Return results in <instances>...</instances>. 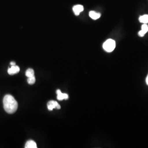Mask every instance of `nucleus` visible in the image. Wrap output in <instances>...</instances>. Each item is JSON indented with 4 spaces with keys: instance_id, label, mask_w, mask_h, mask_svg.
Listing matches in <instances>:
<instances>
[{
    "instance_id": "nucleus-6",
    "label": "nucleus",
    "mask_w": 148,
    "mask_h": 148,
    "mask_svg": "<svg viewBox=\"0 0 148 148\" xmlns=\"http://www.w3.org/2000/svg\"><path fill=\"white\" fill-rule=\"evenodd\" d=\"M73 10L76 16H79V13L84 11V7H83V5H74Z\"/></svg>"
},
{
    "instance_id": "nucleus-14",
    "label": "nucleus",
    "mask_w": 148,
    "mask_h": 148,
    "mask_svg": "<svg viewBox=\"0 0 148 148\" xmlns=\"http://www.w3.org/2000/svg\"><path fill=\"white\" fill-rule=\"evenodd\" d=\"M146 83H147V84L148 86V75L147 77V78H146Z\"/></svg>"
},
{
    "instance_id": "nucleus-3",
    "label": "nucleus",
    "mask_w": 148,
    "mask_h": 148,
    "mask_svg": "<svg viewBox=\"0 0 148 148\" xmlns=\"http://www.w3.org/2000/svg\"><path fill=\"white\" fill-rule=\"evenodd\" d=\"M48 109L50 111L53 110L54 109H60V106L57 102L56 101H49L47 104Z\"/></svg>"
},
{
    "instance_id": "nucleus-7",
    "label": "nucleus",
    "mask_w": 148,
    "mask_h": 148,
    "mask_svg": "<svg viewBox=\"0 0 148 148\" xmlns=\"http://www.w3.org/2000/svg\"><path fill=\"white\" fill-rule=\"evenodd\" d=\"M148 32V25L147 24H143L142 26L141 30L138 32V35L140 37H143Z\"/></svg>"
},
{
    "instance_id": "nucleus-5",
    "label": "nucleus",
    "mask_w": 148,
    "mask_h": 148,
    "mask_svg": "<svg viewBox=\"0 0 148 148\" xmlns=\"http://www.w3.org/2000/svg\"><path fill=\"white\" fill-rule=\"evenodd\" d=\"M19 71H20V68L18 66L13 65L11 66V68H9L8 70V73L11 75H13L18 73Z\"/></svg>"
},
{
    "instance_id": "nucleus-9",
    "label": "nucleus",
    "mask_w": 148,
    "mask_h": 148,
    "mask_svg": "<svg viewBox=\"0 0 148 148\" xmlns=\"http://www.w3.org/2000/svg\"><path fill=\"white\" fill-rule=\"evenodd\" d=\"M37 147L36 144L33 140L27 141L25 146V148H36Z\"/></svg>"
},
{
    "instance_id": "nucleus-13",
    "label": "nucleus",
    "mask_w": 148,
    "mask_h": 148,
    "mask_svg": "<svg viewBox=\"0 0 148 148\" xmlns=\"http://www.w3.org/2000/svg\"><path fill=\"white\" fill-rule=\"evenodd\" d=\"M10 64H11L12 66H13V65H16V63H15V62H11Z\"/></svg>"
},
{
    "instance_id": "nucleus-8",
    "label": "nucleus",
    "mask_w": 148,
    "mask_h": 148,
    "mask_svg": "<svg viewBox=\"0 0 148 148\" xmlns=\"http://www.w3.org/2000/svg\"><path fill=\"white\" fill-rule=\"evenodd\" d=\"M90 16L94 20H97L101 17V14L99 13L95 12V11H90L89 13Z\"/></svg>"
},
{
    "instance_id": "nucleus-2",
    "label": "nucleus",
    "mask_w": 148,
    "mask_h": 148,
    "mask_svg": "<svg viewBox=\"0 0 148 148\" xmlns=\"http://www.w3.org/2000/svg\"><path fill=\"white\" fill-rule=\"evenodd\" d=\"M116 47L115 41L112 39H108L104 43L103 47L107 52H112Z\"/></svg>"
},
{
    "instance_id": "nucleus-4",
    "label": "nucleus",
    "mask_w": 148,
    "mask_h": 148,
    "mask_svg": "<svg viewBox=\"0 0 148 148\" xmlns=\"http://www.w3.org/2000/svg\"><path fill=\"white\" fill-rule=\"evenodd\" d=\"M57 99L58 101H63L64 99L66 100L69 98V95L66 93H62L61 90H57Z\"/></svg>"
},
{
    "instance_id": "nucleus-11",
    "label": "nucleus",
    "mask_w": 148,
    "mask_h": 148,
    "mask_svg": "<svg viewBox=\"0 0 148 148\" xmlns=\"http://www.w3.org/2000/svg\"><path fill=\"white\" fill-rule=\"evenodd\" d=\"M25 75L27 77H30L34 76V71L32 69H28L26 71Z\"/></svg>"
},
{
    "instance_id": "nucleus-1",
    "label": "nucleus",
    "mask_w": 148,
    "mask_h": 148,
    "mask_svg": "<svg viewBox=\"0 0 148 148\" xmlns=\"http://www.w3.org/2000/svg\"><path fill=\"white\" fill-rule=\"evenodd\" d=\"M3 108L5 112L8 114L14 113L17 109L18 104L14 98L10 95H5L3 100Z\"/></svg>"
},
{
    "instance_id": "nucleus-10",
    "label": "nucleus",
    "mask_w": 148,
    "mask_h": 148,
    "mask_svg": "<svg viewBox=\"0 0 148 148\" xmlns=\"http://www.w3.org/2000/svg\"><path fill=\"white\" fill-rule=\"evenodd\" d=\"M139 21L143 23V24H148V15L145 14L143 16H140L139 18Z\"/></svg>"
},
{
    "instance_id": "nucleus-12",
    "label": "nucleus",
    "mask_w": 148,
    "mask_h": 148,
    "mask_svg": "<svg viewBox=\"0 0 148 148\" xmlns=\"http://www.w3.org/2000/svg\"><path fill=\"white\" fill-rule=\"evenodd\" d=\"M27 83L29 84V85H33L35 83V81H36V79L35 77V76H32V77H28L27 79Z\"/></svg>"
}]
</instances>
